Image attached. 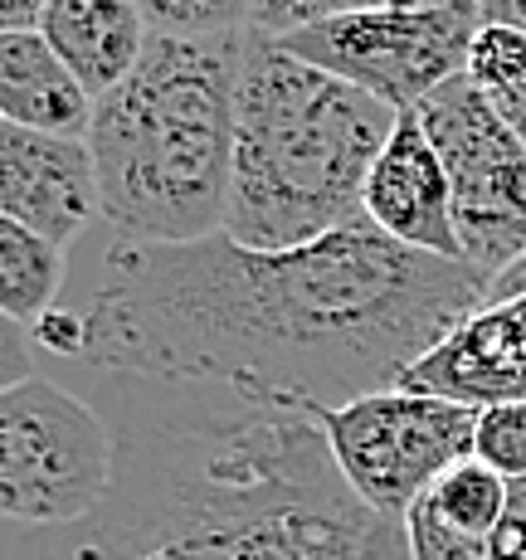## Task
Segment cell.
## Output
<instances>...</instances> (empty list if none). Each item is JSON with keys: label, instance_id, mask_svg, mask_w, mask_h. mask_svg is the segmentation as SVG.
<instances>
[{"label": "cell", "instance_id": "8992f818", "mask_svg": "<svg viewBox=\"0 0 526 560\" xmlns=\"http://www.w3.org/2000/svg\"><path fill=\"white\" fill-rule=\"evenodd\" d=\"M268 409H297L327 434L341 478L351 482L371 512L400 522L405 512L444 478L454 463L474 454L478 409L444 400V395L381 390L351 405H313V400H249Z\"/></svg>", "mask_w": 526, "mask_h": 560}, {"label": "cell", "instance_id": "ffe728a7", "mask_svg": "<svg viewBox=\"0 0 526 560\" xmlns=\"http://www.w3.org/2000/svg\"><path fill=\"white\" fill-rule=\"evenodd\" d=\"M375 5H385V0H249V30L264 39H293L313 25L361 15Z\"/></svg>", "mask_w": 526, "mask_h": 560}, {"label": "cell", "instance_id": "44dd1931", "mask_svg": "<svg viewBox=\"0 0 526 560\" xmlns=\"http://www.w3.org/2000/svg\"><path fill=\"white\" fill-rule=\"evenodd\" d=\"M488 560H526V478L512 482L507 512H502L498 532L488 541Z\"/></svg>", "mask_w": 526, "mask_h": 560}, {"label": "cell", "instance_id": "7402d4cb", "mask_svg": "<svg viewBox=\"0 0 526 560\" xmlns=\"http://www.w3.org/2000/svg\"><path fill=\"white\" fill-rule=\"evenodd\" d=\"M39 347H49L54 357H83L89 351V327H83V312H69V307H54L39 317V327L30 331Z\"/></svg>", "mask_w": 526, "mask_h": 560}, {"label": "cell", "instance_id": "7c38bea8", "mask_svg": "<svg viewBox=\"0 0 526 560\" xmlns=\"http://www.w3.org/2000/svg\"><path fill=\"white\" fill-rule=\"evenodd\" d=\"M39 35L93 93V103L113 93L152 45V25L132 0H49Z\"/></svg>", "mask_w": 526, "mask_h": 560}, {"label": "cell", "instance_id": "d6986e66", "mask_svg": "<svg viewBox=\"0 0 526 560\" xmlns=\"http://www.w3.org/2000/svg\"><path fill=\"white\" fill-rule=\"evenodd\" d=\"M474 458H482L492 472H502L507 482L526 478V400L478 409Z\"/></svg>", "mask_w": 526, "mask_h": 560}, {"label": "cell", "instance_id": "e0dca14e", "mask_svg": "<svg viewBox=\"0 0 526 560\" xmlns=\"http://www.w3.org/2000/svg\"><path fill=\"white\" fill-rule=\"evenodd\" d=\"M464 73L492 103L517 98V93H526V35L507 25H478Z\"/></svg>", "mask_w": 526, "mask_h": 560}, {"label": "cell", "instance_id": "ba28073f", "mask_svg": "<svg viewBox=\"0 0 526 560\" xmlns=\"http://www.w3.org/2000/svg\"><path fill=\"white\" fill-rule=\"evenodd\" d=\"M482 20L478 15H439V10H395L375 5L361 15H341L313 25L293 39H278L288 54L356 83L361 93L390 103L395 113H414L429 93L468 69Z\"/></svg>", "mask_w": 526, "mask_h": 560}, {"label": "cell", "instance_id": "3957f363", "mask_svg": "<svg viewBox=\"0 0 526 560\" xmlns=\"http://www.w3.org/2000/svg\"><path fill=\"white\" fill-rule=\"evenodd\" d=\"M395 122L390 103L249 30L224 234L244 249H303L371 224L366 180Z\"/></svg>", "mask_w": 526, "mask_h": 560}, {"label": "cell", "instance_id": "5bb4252c", "mask_svg": "<svg viewBox=\"0 0 526 560\" xmlns=\"http://www.w3.org/2000/svg\"><path fill=\"white\" fill-rule=\"evenodd\" d=\"M63 273H69V249L0 214V312L5 322L35 331L39 317L59 307Z\"/></svg>", "mask_w": 526, "mask_h": 560}, {"label": "cell", "instance_id": "9c48e42d", "mask_svg": "<svg viewBox=\"0 0 526 560\" xmlns=\"http://www.w3.org/2000/svg\"><path fill=\"white\" fill-rule=\"evenodd\" d=\"M0 214L69 249L73 234L103 214L89 137H49L0 122Z\"/></svg>", "mask_w": 526, "mask_h": 560}, {"label": "cell", "instance_id": "7a4b0ae2", "mask_svg": "<svg viewBox=\"0 0 526 560\" xmlns=\"http://www.w3.org/2000/svg\"><path fill=\"white\" fill-rule=\"evenodd\" d=\"M10 560H410V546L351 492L313 419L220 385L190 415L122 429L103 508L59 532L10 526Z\"/></svg>", "mask_w": 526, "mask_h": 560}, {"label": "cell", "instance_id": "ac0fdd59", "mask_svg": "<svg viewBox=\"0 0 526 560\" xmlns=\"http://www.w3.org/2000/svg\"><path fill=\"white\" fill-rule=\"evenodd\" d=\"M405 546L410 560H488V541L448 522L429 492L405 512Z\"/></svg>", "mask_w": 526, "mask_h": 560}, {"label": "cell", "instance_id": "d4e9b609", "mask_svg": "<svg viewBox=\"0 0 526 560\" xmlns=\"http://www.w3.org/2000/svg\"><path fill=\"white\" fill-rule=\"evenodd\" d=\"M395 10H439V15H478L482 20V0H385Z\"/></svg>", "mask_w": 526, "mask_h": 560}, {"label": "cell", "instance_id": "603a6c76", "mask_svg": "<svg viewBox=\"0 0 526 560\" xmlns=\"http://www.w3.org/2000/svg\"><path fill=\"white\" fill-rule=\"evenodd\" d=\"M49 0H0V35H25V30H39Z\"/></svg>", "mask_w": 526, "mask_h": 560}, {"label": "cell", "instance_id": "6da1fadb", "mask_svg": "<svg viewBox=\"0 0 526 560\" xmlns=\"http://www.w3.org/2000/svg\"><path fill=\"white\" fill-rule=\"evenodd\" d=\"M488 307L468 264L395 244L375 224L303 249L117 240L83 327V361L127 381L224 385L239 400L351 405L405 375Z\"/></svg>", "mask_w": 526, "mask_h": 560}, {"label": "cell", "instance_id": "52a82bcc", "mask_svg": "<svg viewBox=\"0 0 526 560\" xmlns=\"http://www.w3.org/2000/svg\"><path fill=\"white\" fill-rule=\"evenodd\" d=\"M454 180V230L464 264L498 278L526 254V142L468 73L414 107Z\"/></svg>", "mask_w": 526, "mask_h": 560}, {"label": "cell", "instance_id": "9a60e30c", "mask_svg": "<svg viewBox=\"0 0 526 560\" xmlns=\"http://www.w3.org/2000/svg\"><path fill=\"white\" fill-rule=\"evenodd\" d=\"M507 492H512V482L502 478V472H492L482 458L468 454L464 463H454V468L429 488V498H434V508L444 512L454 526H464V532L492 541L502 512H507Z\"/></svg>", "mask_w": 526, "mask_h": 560}, {"label": "cell", "instance_id": "2e32d148", "mask_svg": "<svg viewBox=\"0 0 526 560\" xmlns=\"http://www.w3.org/2000/svg\"><path fill=\"white\" fill-rule=\"evenodd\" d=\"M147 15L152 35L224 39L249 30V0H132Z\"/></svg>", "mask_w": 526, "mask_h": 560}, {"label": "cell", "instance_id": "cb8c5ba5", "mask_svg": "<svg viewBox=\"0 0 526 560\" xmlns=\"http://www.w3.org/2000/svg\"><path fill=\"white\" fill-rule=\"evenodd\" d=\"M482 25H507L526 35V0H482Z\"/></svg>", "mask_w": 526, "mask_h": 560}, {"label": "cell", "instance_id": "277c9868", "mask_svg": "<svg viewBox=\"0 0 526 560\" xmlns=\"http://www.w3.org/2000/svg\"><path fill=\"white\" fill-rule=\"evenodd\" d=\"M244 35H152L142 63L93 103L89 152L103 220L137 244L224 234L234 176V98Z\"/></svg>", "mask_w": 526, "mask_h": 560}, {"label": "cell", "instance_id": "8fae6325", "mask_svg": "<svg viewBox=\"0 0 526 560\" xmlns=\"http://www.w3.org/2000/svg\"><path fill=\"white\" fill-rule=\"evenodd\" d=\"M400 390L444 395L474 409L526 400V298L468 317L444 347H434L405 375Z\"/></svg>", "mask_w": 526, "mask_h": 560}, {"label": "cell", "instance_id": "484cf974", "mask_svg": "<svg viewBox=\"0 0 526 560\" xmlns=\"http://www.w3.org/2000/svg\"><path fill=\"white\" fill-rule=\"evenodd\" d=\"M492 107L507 117V127L526 142V93H517V98H502V103H492Z\"/></svg>", "mask_w": 526, "mask_h": 560}, {"label": "cell", "instance_id": "30bf717a", "mask_svg": "<svg viewBox=\"0 0 526 560\" xmlns=\"http://www.w3.org/2000/svg\"><path fill=\"white\" fill-rule=\"evenodd\" d=\"M366 220L405 249L464 264V244L454 230V180L414 113H400L390 142L375 156L366 180Z\"/></svg>", "mask_w": 526, "mask_h": 560}, {"label": "cell", "instance_id": "5b68a950", "mask_svg": "<svg viewBox=\"0 0 526 560\" xmlns=\"http://www.w3.org/2000/svg\"><path fill=\"white\" fill-rule=\"evenodd\" d=\"M117 434L89 400L30 375L0 390V512L10 526L59 532L103 508Z\"/></svg>", "mask_w": 526, "mask_h": 560}, {"label": "cell", "instance_id": "4fadbf2b", "mask_svg": "<svg viewBox=\"0 0 526 560\" xmlns=\"http://www.w3.org/2000/svg\"><path fill=\"white\" fill-rule=\"evenodd\" d=\"M0 122L49 137H89L93 127V93L39 30L0 35Z\"/></svg>", "mask_w": 526, "mask_h": 560}]
</instances>
